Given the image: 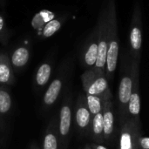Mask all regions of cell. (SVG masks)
Returning <instances> with one entry per match:
<instances>
[{"instance_id":"52a82bcc","label":"cell","mask_w":149,"mask_h":149,"mask_svg":"<svg viewBox=\"0 0 149 149\" xmlns=\"http://www.w3.org/2000/svg\"><path fill=\"white\" fill-rule=\"evenodd\" d=\"M98 27V57L93 69L99 72L105 73L107 54V36H108V24H107V5L101 10L98 21L96 24Z\"/></svg>"},{"instance_id":"cb8c5ba5","label":"cell","mask_w":149,"mask_h":149,"mask_svg":"<svg viewBox=\"0 0 149 149\" xmlns=\"http://www.w3.org/2000/svg\"><path fill=\"white\" fill-rule=\"evenodd\" d=\"M91 147L93 149H108L106 146H104L102 143H95V142H92Z\"/></svg>"},{"instance_id":"e0dca14e","label":"cell","mask_w":149,"mask_h":149,"mask_svg":"<svg viewBox=\"0 0 149 149\" xmlns=\"http://www.w3.org/2000/svg\"><path fill=\"white\" fill-rule=\"evenodd\" d=\"M42 149H59V140H58V118L53 115L45 132Z\"/></svg>"},{"instance_id":"d4e9b609","label":"cell","mask_w":149,"mask_h":149,"mask_svg":"<svg viewBox=\"0 0 149 149\" xmlns=\"http://www.w3.org/2000/svg\"><path fill=\"white\" fill-rule=\"evenodd\" d=\"M29 149H40V148H39L38 145L36 142H32V143L31 144V146H30V148Z\"/></svg>"},{"instance_id":"8992f818","label":"cell","mask_w":149,"mask_h":149,"mask_svg":"<svg viewBox=\"0 0 149 149\" xmlns=\"http://www.w3.org/2000/svg\"><path fill=\"white\" fill-rule=\"evenodd\" d=\"M129 54L136 61L141 63V49L143 43V22L141 4L136 3L134 7L130 29L128 33Z\"/></svg>"},{"instance_id":"d6986e66","label":"cell","mask_w":149,"mask_h":149,"mask_svg":"<svg viewBox=\"0 0 149 149\" xmlns=\"http://www.w3.org/2000/svg\"><path fill=\"white\" fill-rule=\"evenodd\" d=\"M59 14L60 13L58 11H54L47 9L41 10L37 13H35V15L32 17L31 20V26L36 33L39 31L47 23H49L51 20L58 17Z\"/></svg>"},{"instance_id":"8fae6325","label":"cell","mask_w":149,"mask_h":149,"mask_svg":"<svg viewBox=\"0 0 149 149\" xmlns=\"http://www.w3.org/2000/svg\"><path fill=\"white\" fill-rule=\"evenodd\" d=\"M57 51L58 48L53 47L43 62L38 65L33 78V87L36 92L44 90L49 83L57 57Z\"/></svg>"},{"instance_id":"30bf717a","label":"cell","mask_w":149,"mask_h":149,"mask_svg":"<svg viewBox=\"0 0 149 149\" xmlns=\"http://www.w3.org/2000/svg\"><path fill=\"white\" fill-rule=\"evenodd\" d=\"M98 57V27L91 31L85 39L79 51V62L86 70L94 67Z\"/></svg>"},{"instance_id":"5b68a950","label":"cell","mask_w":149,"mask_h":149,"mask_svg":"<svg viewBox=\"0 0 149 149\" xmlns=\"http://www.w3.org/2000/svg\"><path fill=\"white\" fill-rule=\"evenodd\" d=\"M81 82L85 94L100 96L106 100L113 98L105 73L99 72L93 68L86 70L81 75Z\"/></svg>"},{"instance_id":"4316f807","label":"cell","mask_w":149,"mask_h":149,"mask_svg":"<svg viewBox=\"0 0 149 149\" xmlns=\"http://www.w3.org/2000/svg\"><path fill=\"white\" fill-rule=\"evenodd\" d=\"M3 139V136H2V134H1V132H0V141Z\"/></svg>"},{"instance_id":"2e32d148","label":"cell","mask_w":149,"mask_h":149,"mask_svg":"<svg viewBox=\"0 0 149 149\" xmlns=\"http://www.w3.org/2000/svg\"><path fill=\"white\" fill-rule=\"evenodd\" d=\"M141 96H140V76H138L134 83L132 93L129 99L127 110V117L132 119L137 123H141Z\"/></svg>"},{"instance_id":"44dd1931","label":"cell","mask_w":149,"mask_h":149,"mask_svg":"<svg viewBox=\"0 0 149 149\" xmlns=\"http://www.w3.org/2000/svg\"><path fill=\"white\" fill-rule=\"evenodd\" d=\"M86 99V104L89 108V111L92 114V116L96 115L99 113H101L103 110V105L106 99L100 97V96H94V95H89L85 94Z\"/></svg>"},{"instance_id":"9c48e42d","label":"cell","mask_w":149,"mask_h":149,"mask_svg":"<svg viewBox=\"0 0 149 149\" xmlns=\"http://www.w3.org/2000/svg\"><path fill=\"white\" fill-rule=\"evenodd\" d=\"M92 118L93 116L86 104V95L79 94L73 107V120L75 128L81 137H88Z\"/></svg>"},{"instance_id":"7c38bea8","label":"cell","mask_w":149,"mask_h":149,"mask_svg":"<svg viewBox=\"0 0 149 149\" xmlns=\"http://www.w3.org/2000/svg\"><path fill=\"white\" fill-rule=\"evenodd\" d=\"M31 50V40L30 38H26L19 42L11 51L9 56L10 64L15 72H20L25 68L30 60Z\"/></svg>"},{"instance_id":"7402d4cb","label":"cell","mask_w":149,"mask_h":149,"mask_svg":"<svg viewBox=\"0 0 149 149\" xmlns=\"http://www.w3.org/2000/svg\"><path fill=\"white\" fill-rule=\"evenodd\" d=\"M12 35V30L8 26L3 12L0 11V44L3 46H6Z\"/></svg>"},{"instance_id":"6da1fadb","label":"cell","mask_w":149,"mask_h":149,"mask_svg":"<svg viewBox=\"0 0 149 149\" xmlns=\"http://www.w3.org/2000/svg\"><path fill=\"white\" fill-rule=\"evenodd\" d=\"M140 76V62L130 54L124 56L121 63L120 79L118 88V112L120 122L127 118V110L135 79Z\"/></svg>"},{"instance_id":"ac0fdd59","label":"cell","mask_w":149,"mask_h":149,"mask_svg":"<svg viewBox=\"0 0 149 149\" xmlns=\"http://www.w3.org/2000/svg\"><path fill=\"white\" fill-rule=\"evenodd\" d=\"M15 82L14 70L10 64V56L4 51H0V85L11 86Z\"/></svg>"},{"instance_id":"9a60e30c","label":"cell","mask_w":149,"mask_h":149,"mask_svg":"<svg viewBox=\"0 0 149 149\" xmlns=\"http://www.w3.org/2000/svg\"><path fill=\"white\" fill-rule=\"evenodd\" d=\"M71 14L69 12L60 13L58 17L47 23L39 31L36 32V38L38 40H45L52 37L64 26V24L69 20Z\"/></svg>"},{"instance_id":"603a6c76","label":"cell","mask_w":149,"mask_h":149,"mask_svg":"<svg viewBox=\"0 0 149 149\" xmlns=\"http://www.w3.org/2000/svg\"><path fill=\"white\" fill-rule=\"evenodd\" d=\"M138 149H149V137L141 135L138 141Z\"/></svg>"},{"instance_id":"5bb4252c","label":"cell","mask_w":149,"mask_h":149,"mask_svg":"<svg viewBox=\"0 0 149 149\" xmlns=\"http://www.w3.org/2000/svg\"><path fill=\"white\" fill-rule=\"evenodd\" d=\"M103 127H104V141L107 143H111L114 135V113L113 98L105 100L102 110Z\"/></svg>"},{"instance_id":"ba28073f","label":"cell","mask_w":149,"mask_h":149,"mask_svg":"<svg viewBox=\"0 0 149 149\" xmlns=\"http://www.w3.org/2000/svg\"><path fill=\"white\" fill-rule=\"evenodd\" d=\"M141 134V123H137L127 117L120 122L118 149H138Z\"/></svg>"},{"instance_id":"4fadbf2b","label":"cell","mask_w":149,"mask_h":149,"mask_svg":"<svg viewBox=\"0 0 149 149\" xmlns=\"http://www.w3.org/2000/svg\"><path fill=\"white\" fill-rule=\"evenodd\" d=\"M12 111V99L9 88L0 85V132L3 138L7 132V120Z\"/></svg>"},{"instance_id":"ffe728a7","label":"cell","mask_w":149,"mask_h":149,"mask_svg":"<svg viewBox=\"0 0 149 149\" xmlns=\"http://www.w3.org/2000/svg\"><path fill=\"white\" fill-rule=\"evenodd\" d=\"M88 137L93 141V142H95V143L105 142L102 112L93 116Z\"/></svg>"},{"instance_id":"277c9868","label":"cell","mask_w":149,"mask_h":149,"mask_svg":"<svg viewBox=\"0 0 149 149\" xmlns=\"http://www.w3.org/2000/svg\"><path fill=\"white\" fill-rule=\"evenodd\" d=\"M73 121V101L72 95L67 93L60 106L58 118V131L59 149H68Z\"/></svg>"},{"instance_id":"3957f363","label":"cell","mask_w":149,"mask_h":149,"mask_svg":"<svg viewBox=\"0 0 149 149\" xmlns=\"http://www.w3.org/2000/svg\"><path fill=\"white\" fill-rule=\"evenodd\" d=\"M107 24H108V36H107V54L106 63V77L108 81L113 79L120 54V39L118 32V20H117V9L115 0H107Z\"/></svg>"},{"instance_id":"7a4b0ae2","label":"cell","mask_w":149,"mask_h":149,"mask_svg":"<svg viewBox=\"0 0 149 149\" xmlns=\"http://www.w3.org/2000/svg\"><path fill=\"white\" fill-rule=\"evenodd\" d=\"M74 70V58L72 56L65 57L58 65L56 76L45 90L41 102V111H49L58 101L65 86H67Z\"/></svg>"},{"instance_id":"484cf974","label":"cell","mask_w":149,"mask_h":149,"mask_svg":"<svg viewBox=\"0 0 149 149\" xmlns=\"http://www.w3.org/2000/svg\"><path fill=\"white\" fill-rule=\"evenodd\" d=\"M84 149H93V148H92V147H91V145H90V144H86V145L85 146Z\"/></svg>"}]
</instances>
